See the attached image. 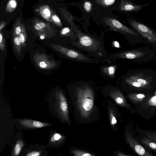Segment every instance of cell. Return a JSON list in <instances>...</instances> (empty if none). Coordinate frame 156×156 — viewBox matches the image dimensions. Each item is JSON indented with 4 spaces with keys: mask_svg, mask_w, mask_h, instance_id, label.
<instances>
[{
    "mask_svg": "<svg viewBox=\"0 0 156 156\" xmlns=\"http://www.w3.org/2000/svg\"><path fill=\"white\" fill-rule=\"evenodd\" d=\"M78 108L81 116L87 118L90 116L94 106V95L92 90L88 87L78 88L76 93Z\"/></svg>",
    "mask_w": 156,
    "mask_h": 156,
    "instance_id": "1",
    "label": "cell"
},
{
    "mask_svg": "<svg viewBox=\"0 0 156 156\" xmlns=\"http://www.w3.org/2000/svg\"><path fill=\"white\" fill-rule=\"evenodd\" d=\"M75 31L79 41L77 42H74V45L92 52H96L100 49V43L98 41L76 29Z\"/></svg>",
    "mask_w": 156,
    "mask_h": 156,
    "instance_id": "2",
    "label": "cell"
},
{
    "mask_svg": "<svg viewBox=\"0 0 156 156\" xmlns=\"http://www.w3.org/2000/svg\"><path fill=\"white\" fill-rule=\"evenodd\" d=\"M51 46L55 50L72 59L84 62H91L93 60L83 54L74 50L58 44H52Z\"/></svg>",
    "mask_w": 156,
    "mask_h": 156,
    "instance_id": "3",
    "label": "cell"
},
{
    "mask_svg": "<svg viewBox=\"0 0 156 156\" xmlns=\"http://www.w3.org/2000/svg\"><path fill=\"white\" fill-rule=\"evenodd\" d=\"M130 25L151 43H156V34L145 25L134 20L129 21Z\"/></svg>",
    "mask_w": 156,
    "mask_h": 156,
    "instance_id": "4",
    "label": "cell"
},
{
    "mask_svg": "<svg viewBox=\"0 0 156 156\" xmlns=\"http://www.w3.org/2000/svg\"><path fill=\"white\" fill-rule=\"evenodd\" d=\"M56 107L62 118L68 122L69 120L68 107L66 99L62 92L58 91L56 94Z\"/></svg>",
    "mask_w": 156,
    "mask_h": 156,
    "instance_id": "5",
    "label": "cell"
},
{
    "mask_svg": "<svg viewBox=\"0 0 156 156\" xmlns=\"http://www.w3.org/2000/svg\"><path fill=\"white\" fill-rule=\"evenodd\" d=\"M33 58L36 65L41 69H52L57 66V63L55 62L50 59L44 54L36 53L34 55Z\"/></svg>",
    "mask_w": 156,
    "mask_h": 156,
    "instance_id": "6",
    "label": "cell"
},
{
    "mask_svg": "<svg viewBox=\"0 0 156 156\" xmlns=\"http://www.w3.org/2000/svg\"><path fill=\"white\" fill-rule=\"evenodd\" d=\"M104 21L112 30L133 36H139L138 34L135 32L115 19L110 18H107L104 19Z\"/></svg>",
    "mask_w": 156,
    "mask_h": 156,
    "instance_id": "7",
    "label": "cell"
},
{
    "mask_svg": "<svg viewBox=\"0 0 156 156\" xmlns=\"http://www.w3.org/2000/svg\"><path fill=\"white\" fill-rule=\"evenodd\" d=\"M126 140L133 151L138 155L142 156L154 155L134 139L129 133L126 135Z\"/></svg>",
    "mask_w": 156,
    "mask_h": 156,
    "instance_id": "8",
    "label": "cell"
},
{
    "mask_svg": "<svg viewBox=\"0 0 156 156\" xmlns=\"http://www.w3.org/2000/svg\"><path fill=\"white\" fill-rule=\"evenodd\" d=\"M18 122L23 127L27 129L41 128L48 126L50 124L48 123L30 119H20Z\"/></svg>",
    "mask_w": 156,
    "mask_h": 156,
    "instance_id": "9",
    "label": "cell"
},
{
    "mask_svg": "<svg viewBox=\"0 0 156 156\" xmlns=\"http://www.w3.org/2000/svg\"><path fill=\"white\" fill-rule=\"evenodd\" d=\"M144 5L136 4L127 0H122L120 9L124 11L138 12L143 9Z\"/></svg>",
    "mask_w": 156,
    "mask_h": 156,
    "instance_id": "10",
    "label": "cell"
},
{
    "mask_svg": "<svg viewBox=\"0 0 156 156\" xmlns=\"http://www.w3.org/2000/svg\"><path fill=\"white\" fill-rule=\"evenodd\" d=\"M111 97L118 105L122 107L129 108V105L127 103L123 94L117 90H113L110 93Z\"/></svg>",
    "mask_w": 156,
    "mask_h": 156,
    "instance_id": "11",
    "label": "cell"
},
{
    "mask_svg": "<svg viewBox=\"0 0 156 156\" xmlns=\"http://www.w3.org/2000/svg\"><path fill=\"white\" fill-rule=\"evenodd\" d=\"M145 53L143 52L136 51L131 50L121 52L117 55V57L121 58L133 59L143 56Z\"/></svg>",
    "mask_w": 156,
    "mask_h": 156,
    "instance_id": "12",
    "label": "cell"
},
{
    "mask_svg": "<svg viewBox=\"0 0 156 156\" xmlns=\"http://www.w3.org/2000/svg\"><path fill=\"white\" fill-rule=\"evenodd\" d=\"M149 97V95L140 93H132L128 95L130 101L136 106L143 102Z\"/></svg>",
    "mask_w": 156,
    "mask_h": 156,
    "instance_id": "13",
    "label": "cell"
},
{
    "mask_svg": "<svg viewBox=\"0 0 156 156\" xmlns=\"http://www.w3.org/2000/svg\"><path fill=\"white\" fill-rule=\"evenodd\" d=\"M141 143L146 147L156 152V141L148 137L141 139Z\"/></svg>",
    "mask_w": 156,
    "mask_h": 156,
    "instance_id": "14",
    "label": "cell"
},
{
    "mask_svg": "<svg viewBox=\"0 0 156 156\" xmlns=\"http://www.w3.org/2000/svg\"><path fill=\"white\" fill-rule=\"evenodd\" d=\"M12 42L13 48L15 52L18 55H20L21 53L22 45L18 36H13Z\"/></svg>",
    "mask_w": 156,
    "mask_h": 156,
    "instance_id": "15",
    "label": "cell"
},
{
    "mask_svg": "<svg viewBox=\"0 0 156 156\" xmlns=\"http://www.w3.org/2000/svg\"><path fill=\"white\" fill-rule=\"evenodd\" d=\"M23 141L21 139H19L16 143L13 148L12 155L18 156L20 154L24 146Z\"/></svg>",
    "mask_w": 156,
    "mask_h": 156,
    "instance_id": "16",
    "label": "cell"
},
{
    "mask_svg": "<svg viewBox=\"0 0 156 156\" xmlns=\"http://www.w3.org/2000/svg\"><path fill=\"white\" fill-rule=\"evenodd\" d=\"M128 77L132 80L135 81L140 83L146 87L149 84L148 81L144 79L140 74L133 75Z\"/></svg>",
    "mask_w": 156,
    "mask_h": 156,
    "instance_id": "17",
    "label": "cell"
},
{
    "mask_svg": "<svg viewBox=\"0 0 156 156\" xmlns=\"http://www.w3.org/2000/svg\"><path fill=\"white\" fill-rule=\"evenodd\" d=\"M116 66L112 65L103 68V71L105 73L110 76H113L115 73Z\"/></svg>",
    "mask_w": 156,
    "mask_h": 156,
    "instance_id": "18",
    "label": "cell"
},
{
    "mask_svg": "<svg viewBox=\"0 0 156 156\" xmlns=\"http://www.w3.org/2000/svg\"><path fill=\"white\" fill-rule=\"evenodd\" d=\"M125 81L128 84L135 87L138 88H146L140 83L132 80L128 77L126 79Z\"/></svg>",
    "mask_w": 156,
    "mask_h": 156,
    "instance_id": "19",
    "label": "cell"
},
{
    "mask_svg": "<svg viewBox=\"0 0 156 156\" xmlns=\"http://www.w3.org/2000/svg\"><path fill=\"white\" fill-rule=\"evenodd\" d=\"M72 153L75 156H92L94 155L90 153L78 150H74L72 151Z\"/></svg>",
    "mask_w": 156,
    "mask_h": 156,
    "instance_id": "20",
    "label": "cell"
},
{
    "mask_svg": "<svg viewBox=\"0 0 156 156\" xmlns=\"http://www.w3.org/2000/svg\"><path fill=\"white\" fill-rule=\"evenodd\" d=\"M62 136L59 133H55L51 136L50 139V142L51 143H56L61 140Z\"/></svg>",
    "mask_w": 156,
    "mask_h": 156,
    "instance_id": "21",
    "label": "cell"
},
{
    "mask_svg": "<svg viewBox=\"0 0 156 156\" xmlns=\"http://www.w3.org/2000/svg\"><path fill=\"white\" fill-rule=\"evenodd\" d=\"M110 122L112 126H114L116 124L117 121L113 111L111 109L109 110Z\"/></svg>",
    "mask_w": 156,
    "mask_h": 156,
    "instance_id": "22",
    "label": "cell"
},
{
    "mask_svg": "<svg viewBox=\"0 0 156 156\" xmlns=\"http://www.w3.org/2000/svg\"><path fill=\"white\" fill-rule=\"evenodd\" d=\"M0 48L2 52L5 51L6 49L5 40L1 33L0 34Z\"/></svg>",
    "mask_w": 156,
    "mask_h": 156,
    "instance_id": "23",
    "label": "cell"
},
{
    "mask_svg": "<svg viewBox=\"0 0 156 156\" xmlns=\"http://www.w3.org/2000/svg\"><path fill=\"white\" fill-rule=\"evenodd\" d=\"M41 151H34L27 153L26 156H39L41 155Z\"/></svg>",
    "mask_w": 156,
    "mask_h": 156,
    "instance_id": "24",
    "label": "cell"
},
{
    "mask_svg": "<svg viewBox=\"0 0 156 156\" xmlns=\"http://www.w3.org/2000/svg\"><path fill=\"white\" fill-rule=\"evenodd\" d=\"M104 5H109L113 4L115 0H99Z\"/></svg>",
    "mask_w": 156,
    "mask_h": 156,
    "instance_id": "25",
    "label": "cell"
},
{
    "mask_svg": "<svg viewBox=\"0 0 156 156\" xmlns=\"http://www.w3.org/2000/svg\"><path fill=\"white\" fill-rule=\"evenodd\" d=\"M71 30L68 27H66L63 28L61 31V34L63 36L69 35Z\"/></svg>",
    "mask_w": 156,
    "mask_h": 156,
    "instance_id": "26",
    "label": "cell"
},
{
    "mask_svg": "<svg viewBox=\"0 0 156 156\" xmlns=\"http://www.w3.org/2000/svg\"><path fill=\"white\" fill-rule=\"evenodd\" d=\"M45 26V24L43 22L38 23L34 26L35 29L37 30H40Z\"/></svg>",
    "mask_w": 156,
    "mask_h": 156,
    "instance_id": "27",
    "label": "cell"
},
{
    "mask_svg": "<svg viewBox=\"0 0 156 156\" xmlns=\"http://www.w3.org/2000/svg\"><path fill=\"white\" fill-rule=\"evenodd\" d=\"M147 137L151 138L156 141V133L152 132H148L145 133Z\"/></svg>",
    "mask_w": 156,
    "mask_h": 156,
    "instance_id": "28",
    "label": "cell"
},
{
    "mask_svg": "<svg viewBox=\"0 0 156 156\" xmlns=\"http://www.w3.org/2000/svg\"><path fill=\"white\" fill-rule=\"evenodd\" d=\"M91 5L89 2H85L84 5V8L85 10L87 12H89L91 9Z\"/></svg>",
    "mask_w": 156,
    "mask_h": 156,
    "instance_id": "29",
    "label": "cell"
},
{
    "mask_svg": "<svg viewBox=\"0 0 156 156\" xmlns=\"http://www.w3.org/2000/svg\"><path fill=\"white\" fill-rule=\"evenodd\" d=\"M21 31V30L20 27L19 26H17L15 29L14 35L19 36L20 34Z\"/></svg>",
    "mask_w": 156,
    "mask_h": 156,
    "instance_id": "30",
    "label": "cell"
},
{
    "mask_svg": "<svg viewBox=\"0 0 156 156\" xmlns=\"http://www.w3.org/2000/svg\"><path fill=\"white\" fill-rule=\"evenodd\" d=\"M53 20L56 22L58 23H60V22L59 19L55 15H53L52 16Z\"/></svg>",
    "mask_w": 156,
    "mask_h": 156,
    "instance_id": "31",
    "label": "cell"
},
{
    "mask_svg": "<svg viewBox=\"0 0 156 156\" xmlns=\"http://www.w3.org/2000/svg\"><path fill=\"white\" fill-rule=\"evenodd\" d=\"M44 14L48 16H50V12L49 10L48 9H45L44 10Z\"/></svg>",
    "mask_w": 156,
    "mask_h": 156,
    "instance_id": "32",
    "label": "cell"
},
{
    "mask_svg": "<svg viewBox=\"0 0 156 156\" xmlns=\"http://www.w3.org/2000/svg\"><path fill=\"white\" fill-rule=\"evenodd\" d=\"M10 4L11 6L13 7H15L16 6V3L15 1L12 0L10 2Z\"/></svg>",
    "mask_w": 156,
    "mask_h": 156,
    "instance_id": "33",
    "label": "cell"
},
{
    "mask_svg": "<svg viewBox=\"0 0 156 156\" xmlns=\"http://www.w3.org/2000/svg\"><path fill=\"white\" fill-rule=\"evenodd\" d=\"M117 155L119 156H131V155H129L125 154L121 152H119L117 153Z\"/></svg>",
    "mask_w": 156,
    "mask_h": 156,
    "instance_id": "34",
    "label": "cell"
},
{
    "mask_svg": "<svg viewBox=\"0 0 156 156\" xmlns=\"http://www.w3.org/2000/svg\"><path fill=\"white\" fill-rule=\"evenodd\" d=\"M40 38L41 39H43L44 38V37L42 35H41V36L40 37Z\"/></svg>",
    "mask_w": 156,
    "mask_h": 156,
    "instance_id": "35",
    "label": "cell"
},
{
    "mask_svg": "<svg viewBox=\"0 0 156 156\" xmlns=\"http://www.w3.org/2000/svg\"><path fill=\"white\" fill-rule=\"evenodd\" d=\"M155 7L156 8V5H155Z\"/></svg>",
    "mask_w": 156,
    "mask_h": 156,
    "instance_id": "36",
    "label": "cell"
}]
</instances>
